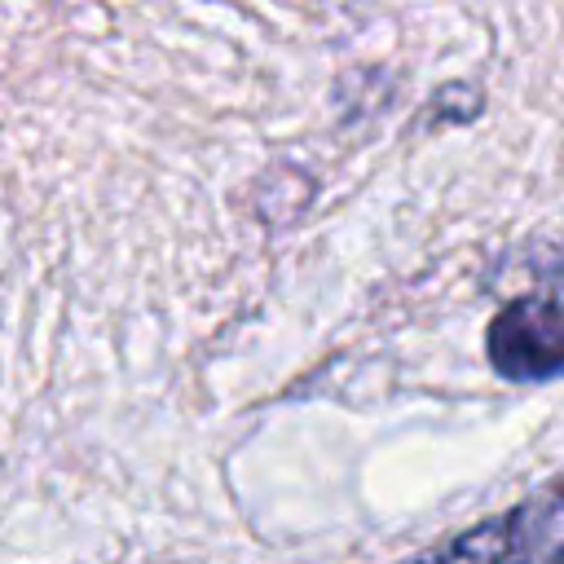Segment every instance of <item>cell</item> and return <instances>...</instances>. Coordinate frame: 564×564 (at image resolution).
Instances as JSON below:
<instances>
[{"mask_svg":"<svg viewBox=\"0 0 564 564\" xmlns=\"http://www.w3.org/2000/svg\"><path fill=\"white\" fill-rule=\"evenodd\" d=\"M405 564H564V476Z\"/></svg>","mask_w":564,"mask_h":564,"instance_id":"obj_2","label":"cell"},{"mask_svg":"<svg viewBox=\"0 0 564 564\" xmlns=\"http://www.w3.org/2000/svg\"><path fill=\"white\" fill-rule=\"evenodd\" d=\"M485 357L511 383L564 375V264H538V282L494 313Z\"/></svg>","mask_w":564,"mask_h":564,"instance_id":"obj_1","label":"cell"}]
</instances>
